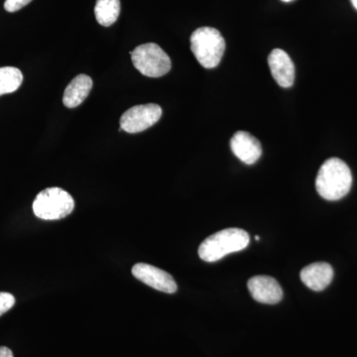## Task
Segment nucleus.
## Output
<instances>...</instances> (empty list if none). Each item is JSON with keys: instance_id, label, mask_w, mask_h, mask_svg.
<instances>
[{"instance_id": "obj_1", "label": "nucleus", "mask_w": 357, "mask_h": 357, "mask_svg": "<svg viewBox=\"0 0 357 357\" xmlns=\"http://www.w3.org/2000/svg\"><path fill=\"white\" fill-rule=\"evenodd\" d=\"M352 185L351 169L338 158H330L319 169L316 178V189L326 201L344 198Z\"/></svg>"}, {"instance_id": "obj_2", "label": "nucleus", "mask_w": 357, "mask_h": 357, "mask_svg": "<svg viewBox=\"0 0 357 357\" xmlns=\"http://www.w3.org/2000/svg\"><path fill=\"white\" fill-rule=\"evenodd\" d=\"M249 234L241 229L220 230L204 239L199 248V255L206 262H217L230 253L248 248Z\"/></svg>"}, {"instance_id": "obj_3", "label": "nucleus", "mask_w": 357, "mask_h": 357, "mask_svg": "<svg viewBox=\"0 0 357 357\" xmlns=\"http://www.w3.org/2000/svg\"><path fill=\"white\" fill-rule=\"evenodd\" d=\"M191 50L199 64L206 69H213L222 61L225 41L215 28H199L192 34Z\"/></svg>"}, {"instance_id": "obj_4", "label": "nucleus", "mask_w": 357, "mask_h": 357, "mask_svg": "<svg viewBox=\"0 0 357 357\" xmlns=\"http://www.w3.org/2000/svg\"><path fill=\"white\" fill-rule=\"evenodd\" d=\"M75 208L74 199L60 188H48L37 195L33 211L37 218L45 220H62Z\"/></svg>"}, {"instance_id": "obj_5", "label": "nucleus", "mask_w": 357, "mask_h": 357, "mask_svg": "<svg viewBox=\"0 0 357 357\" xmlns=\"http://www.w3.org/2000/svg\"><path fill=\"white\" fill-rule=\"evenodd\" d=\"M130 55L134 67L146 77H163L172 66L170 57L157 44L140 45L130 52Z\"/></svg>"}, {"instance_id": "obj_6", "label": "nucleus", "mask_w": 357, "mask_h": 357, "mask_svg": "<svg viewBox=\"0 0 357 357\" xmlns=\"http://www.w3.org/2000/svg\"><path fill=\"white\" fill-rule=\"evenodd\" d=\"M162 116V109L155 103L135 105L126 110L121 119V128L128 133H139L153 126Z\"/></svg>"}, {"instance_id": "obj_7", "label": "nucleus", "mask_w": 357, "mask_h": 357, "mask_svg": "<svg viewBox=\"0 0 357 357\" xmlns=\"http://www.w3.org/2000/svg\"><path fill=\"white\" fill-rule=\"evenodd\" d=\"M132 274L138 280L161 292L173 294L177 291V284L170 274L146 263H137L132 268Z\"/></svg>"}, {"instance_id": "obj_8", "label": "nucleus", "mask_w": 357, "mask_h": 357, "mask_svg": "<svg viewBox=\"0 0 357 357\" xmlns=\"http://www.w3.org/2000/svg\"><path fill=\"white\" fill-rule=\"evenodd\" d=\"M248 290L253 299L262 304L274 305L283 298L280 284L273 277L255 276L249 279Z\"/></svg>"}, {"instance_id": "obj_9", "label": "nucleus", "mask_w": 357, "mask_h": 357, "mask_svg": "<svg viewBox=\"0 0 357 357\" xmlns=\"http://www.w3.org/2000/svg\"><path fill=\"white\" fill-rule=\"evenodd\" d=\"M230 148L237 158L246 165H253L262 155L259 140L245 131H238L234 134L230 140Z\"/></svg>"}, {"instance_id": "obj_10", "label": "nucleus", "mask_w": 357, "mask_h": 357, "mask_svg": "<svg viewBox=\"0 0 357 357\" xmlns=\"http://www.w3.org/2000/svg\"><path fill=\"white\" fill-rule=\"evenodd\" d=\"M268 64L276 83L282 88H290L295 82V66L287 53L274 49L268 57Z\"/></svg>"}, {"instance_id": "obj_11", "label": "nucleus", "mask_w": 357, "mask_h": 357, "mask_svg": "<svg viewBox=\"0 0 357 357\" xmlns=\"http://www.w3.org/2000/svg\"><path fill=\"white\" fill-rule=\"evenodd\" d=\"M333 274V267L328 263L314 262L303 268L300 277L307 288L321 292L332 283Z\"/></svg>"}, {"instance_id": "obj_12", "label": "nucleus", "mask_w": 357, "mask_h": 357, "mask_svg": "<svg viewBox=\"0 0 357 357\" xmlns=\"http://www.w3.org/2000/svg\"><path fill=\"white\" fill-rule=\"evenodd\" d=\"M93 89V79L86 75H79L65 89L63 102L69 109H75L84 102Z\"/></svg>"}, {"instance_id": "obj_13", "label": "nucleus", "mask_w": 357, "mask_h": 357, "mask_svg": "<svg viewBox=\"0 0 357 357\" xmlns=\"http://www.w3.org/2000/svg\"><path fill=\"white\" fill-rule=\"evenodd\" d=\"M121 14V0H98L95 6L96 21L109 27L119 20Z\"/></svg>"}, {"instance_id": "obj_14", "label": "nucleus", "mask_w": 357, "mask_h": 357, "mask_svg": "<svg viewBox=\"0 0 357 357\" xmlns=\"http://www.w3.org/2000/svg\"><path fill=\"white\" fill-rule=\"evenodd\" d=\"M22 82V73L17 68H0V96L17 91Z\"/></svg>"}, {"instance_id": "obj_15", "label": "nucleus", "mask_w": 357, "mask_h": 357, "mask_svg": "<svg viewBox=\"0 0 357 357\" xmlns=\"http://www.w3.org/2000/svg\"><path fill=\"white\" fill-rule=\"evenodd\" d=\"M15 305V298L13 294L0 292V316L6 314Z\"/></svg>"}, {"instance_id": "obj_16", "label": "nucleus", "mask_w": 357, "mask_h": 357, "mask_svg": "<svg viewBox=\"0 0 357 357\" xmlns=\"http://www.w3.org/2000/svg\"><path fill=\"white\" fill-rule=\"evenodd\" d=\"M32 0H6L4 2V8L8 13H16L21 8L29 4Z\"/></svg>"}, {"instance_id": "obj_17", "label": "nucleus", "mask_w": 357, "mask_h": 357, "mask_svg": "<svg viewBox=\"0 0 357 357\" xmlns=\"http://www.w3.org/2000/svg\"><path fill=\"white\" fill-rule=\"evenodd\" d=\"M0 357H14L13 351L6 347H0Z\"/></svg>"}, {"instance_id": "obj_18", "label": "nucleus", "mask_w": 357, "mask_h": 357, "mask_svg": "<svg viewBox=\"0 0 357 357\" xmlns=\"http://www.w3.org/2000/svg\"><path fill=\"white\" fill-rule=\"evenodd\" d=\"M352 6H354V8L357 10V0H351Z\"/></svg>"}, {"instance_id": "obj_19", "label": "nucleus", "mask_w": 357, "mask_h": 357, "mask_svg": "<svg viewBox=\"0 0 357 357\" xmlns=\"http://www.w3.org/2000/svg\"><path fill=\"white\" fill-rule=\"evenodd\" d=\"M255 241H259V236H255Z\"/></svg>"}, {"instance_id": "obj_20", "label": "nucleus", "mask_w": 357, "mask_h": 357, "mask_svg": "<svg viewBox=\"0 0 357 357\" xmlns=\"http://www.w3.org/2000/svg\"><path fill=\"white\" fill-rule=\"evenodd\" d=\"M282 1H284V2H291V1H293V0H282Z\"/></svg>"}]
</instances>
